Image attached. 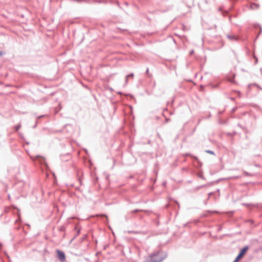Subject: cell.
<instances>
[{"mask_svg":"<svg viewBox=\"0 0 262 262\" xmlns=\"http://www.w3.org/2000/svg\"><path fill=\"white\" fill-rule=\"evenodd\" d=\"M248 249V247H245L241 250V251L240 252L239 254V255H237V257L236 258L234 262H239L241 260V259H242V258L245 255L247 252Z\"/></svg>","mask_w":262,"mask_h":262,"instance_id":"7a4b0ae2","label":"cell"},{"mask_svg":"<svg viewBox=\"0 0 262 262\" xmlns=\"http://www.w3.org/2000/svg\"><path fill=\"white\" fill-rule=\"evenodd\" d=\"M56 254H57V256L58 257V259L61 262H63L65 260V255L63 252H61L60 250H57L56 252Z\"/></svg>","mask_w":262,"mask_h":262,"instance_id":"3957f363","label":"cell"},{"mask_svg":"<svg viewBox=\"0 0 262 262\" xmlns=\"http://www.w3.org/2000/svg\"><path fill=\"white\" fill-rule=\"evenodd\" d=\"M167 256L165 252H159L148 257L144 262H161Z\"/></svg>","mask_w":262,"mask_h":262,"instance_id":"6da1fadb","label":"cell"}]
</instances>
